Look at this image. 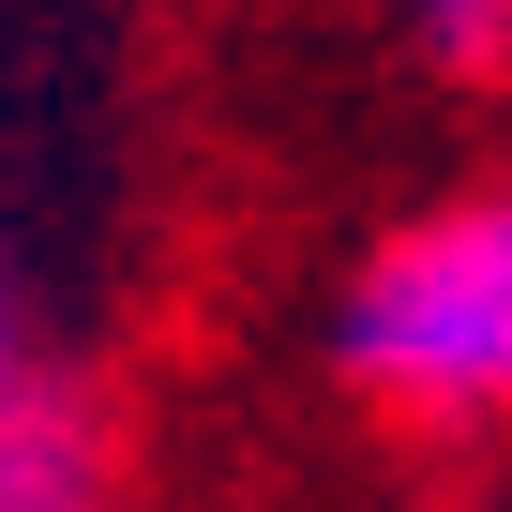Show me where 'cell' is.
Returning a JSON list of instances; mask_svg holds the SVG:
<instances>
[{"label": "cell", "mask_w": 512, "mask_h": 512, "mask_svg": "<svg viewBox=\"0 0 512 512\" xmlns=\"http://www.w3.org/2000/svg\"><path fill=\"white\" fill-rule=\"evenodd\" d=\"M46 377H31V317H16V272H0V422H16Z\"/></svg>", "instance_id": "obj_4"}, {"label": "cell", "mask_w": 512, "mask_h": 512, "mask_svg": "<svg viewBox=\"0 0 512 512\" xmlns=\"http://www.w3.org/2000/svg\"><path fill=\"white\" fill-rule=\"evenodd\" d=\"M407 31H422V61L497 76V61H512V0H407Z\"/></svg>", "instance_id": "obj_3"}, {"label": "cell", "mask_w": 512, "mask_h": 512, "mask_svg": "<svg viewBox=\"0 0 512 512\" xmlns=\"http://www.w3.org/2000/svg\"><path fill=\"white\" fill-rule=\"evenodd\" d=\"M332 377L377 422L482 437L512 422V181H467L407 226H377L332 287Z\"/></svg>", "instance_id": "obj_1"}, {"label": "cell", "mask_w": 512, "mask_h": 512, "mask_svg": "<svg viewBox=\"0 0 512 512\" xmlns=\"http://www.w3.org/2000/svg\"><path fill=\"white\" fill-rule=\"evenodd\" d=\"M0 512H121V467H106V437L61 392H31L0 422Z\"/></svg>", "instance_id": "obj_2"}]
</instances>
